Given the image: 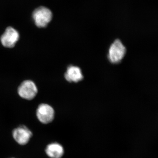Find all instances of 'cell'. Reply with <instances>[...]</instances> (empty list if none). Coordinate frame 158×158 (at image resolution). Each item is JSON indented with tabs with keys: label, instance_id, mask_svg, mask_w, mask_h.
<instances>
[{
	"label": "cell",
	"instance_id": "cell-1",
	"mask_svg": "<svg viewBox=\"0 0 158 158\" xmlns=\"http://www.w3.org/2000/svg\"><path fill=\"white\" fill-rule=\"evenodd\" d=\"M52 11L47 7L40 6L35 9L32 14L35 24L38 28H44L48 25L52 19Z\"/></svg>",
	"mask_w": 158,
	"mask_h": 158
},
{
	"label": "cell",
	"instance_id": "cell-2",
	"mask_svg": "<svg viewBox=\"0 0 158 158\" xmlns=\"http://www.w3.org/2000/svg\"><path fill=\"white\" fill-rule=\"evenodd\" d=\"M126 53V48L119 40H116L109 49L108 58L111 63L117 64L121 62Z\"/></svg>",
	"mask_w": 158,
	"mask_h": 158
},
{
	"label": "cell",
	"instance_id": "cell-3",
	"mask_svg": "<svg viewBox=\"0 0 158 158\" xmlns=\"http://www.w3.org/2000/svg\"><path fill=\"white\" fill-rule=\"evenodd\" d=\"M38 90L34 82L25 81L23 82L18 89V92L21 97L25 99L31 100L37 95Z\"/></svg>",
	"mask_w": 158,
	"mask_h": 158
},
{
	"label": "cell",
	"instance_id": "cell-4",
	"mask_svg": "<svg viewBox=\"0 0 158 158\" xmlns=\"http://www.w3.org/2000/svg\"><path fill=\"white\" fill-rule=\"evenodd\" d=\"M19 39L18 31L14 28L9 27L6 29L1 36V41L3 46L10 48L14 47Z\"/></svg>",
	"mask_w": 158,
	"mask_h": 158
},
{
	"label": "cell",
	"instance_id": "cell-5",
	"mask_svg": "<svg viewBox=\"0 0 158 158\" xmlns=\"http://www.w3.org/2000/svg\"><path fill=\"white\" fill-rule=\"evenodd\" d=\"M36 115L40 122L43 124H48L53 120L55 111L49 105L41 104L37 108Z\"/></svg>",
	"mask_w": 158,
	"mask_h": 158
},
{
	"label": "cell",
	"instance_id": "cell-6",
	"mask_svg": "<svg viewBox=\"0 0 158 158\" xmlns=\"http://www.w3.org/2000/svg\"><path fill=\"white\" fill-rule=\"evenodd\" d=\"M33 133L28 128L22 125L13 130L12 137L16 142L21 145H26L32 138Z\"/></svg>",
	"mask_w": 158,
	"mask_h": 158
},
{
	"label": "cell",
	"instance_id": "cell-7",
	"mask_svg": "<svg viewBox=\"0 0 158 158\" xmlns=\"http://www.w3.org/2000/svg\"><path fill=\"white\" fill-rule=\"evenodd\" d=\"M65 79L69 82H78L83 79L81 69L77 66L70 65L67 68L65 74Z\"/></svg>",
	"mask_w": 158,
	"mask_h": 158
},
{
	"label": "cell",
	"instance_id": "cell-8",
	"mask_svg": "<svg viewBox=\"0 0 158 158\" xmlns=\"http://www.w3.org/2000/svg\"><path fill=\"white\" fill-rule=\"evenodd\" d=\"M45 152L51 158H61L64 154V149L59 143H53L47 146Z\"/></svg>",
	"mask_w": 158,
	"mask_h": 158
},
{
	"label": "cell",
	"instance_id": "cell-9",
	"mask_svg": "<svg viewBox=\"0 0 158 158\" xmlns=\"http://www.w3.org/2000/svg\"></svg>",
	"mask_w": 158,
	"mask_h": 158
}]
</instances>
